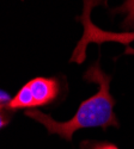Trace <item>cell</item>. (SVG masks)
I'll list each match as a JSON object with an SVG mask.
<instances>
[{
  "label": "cell",
  "instance_id": "obj_1",
  "mask_svg": "<svg viewBox=\"0 0 134 149\" xmlns=\"http://www.w3.org/2000/svg\"><path fill=\"white\" fill-rule=\"evenodd\" d=\"M112 79V75L104 73L101 68L98 60L84 73V80L90 84H97L98 91L80 103L71 119L58 122L51 115H47L37 109L27 110L24 115L41 123L48 134L59 135L65 141H72L73 134L80 129L101 128L105 130L109 127L119 128V119L114 112L115 99L110 93Z\"/></svg>",
  "mask_w": 134,
  "mask_h": 149
},
{
  "label": "cell",
  "instance_id": "obj_2",
  "mask_svg": "<svg viewBox=\"0 0 134 149\" xmlns=\"http://www.w3.org/2000/svg\"><path fill=\"white\" fill-rule=\"evenodd\" d=\"M25 85L31 93L34 109L55 103L61 92V82L56 77H36L25 82Z\"/></svg>",
  "mask_w": 134,
  "mask_h": 149
},
{
  "label": "cell",
  "instance_id": "obj_3",
  "mask_svg": "<svg viewBox=\"0 0 134 149\" xmlns=\"http://www.w3.org/2000/svg\"><path fill=\"white\" fill-rule=\"evenodd\" d=\"M112 15H125V19L121 26L125 31L134 30V0H125L122 5L110 11Z\"/></svg>",
  "mask_w": 134,
  "mask_h": 149
},
{
  "label": "cell",
  "instance_id": "obj_4",
  "mask_svg": "<svg viewBox=\"0 0 134 149\" xmlns=\"http://www.w3.org/2000/svg\"><path fill=\"white\" fill-rule=\"evenodd\" d=\"M81 149H120L117 146H115L112 142L107 141H91L86 140L83 141L80 144Z\"/></svg>",
  "mask_w": 134,
  "mask_h": 149
},
{
  "label": "cell",
  "instance_id": "obj_5",
  "mask_svg": "<svg viewBox=\"0 0 134 149\" xmlns=\"http://www.w3.org/2000/svg\"><path fill=\"white\" fill-rule=\"evenodd\" d=\"M12 115H13V112L8 109L7 105H0V130L10 124Z\"/></svg>",
  "mask_w": 134,
  "mask_h": 149
},
{
  "label": "cell",
  "instance_id": "obj_6",
  "mask_svg": "<svg viewBox=\"0 0 134 149\" xmlns=\"http://www.w3.org/2000/svg\"><path fill=\"white\" fill-rule=\"evenodd\" d=\"M10 100H11V98H10L8 93L6 91L0 90V105H7L8 106Z\"/></svg>",
  "mask_w": 134,
  "mask_h": 149
}]
</instances>
